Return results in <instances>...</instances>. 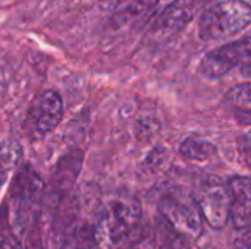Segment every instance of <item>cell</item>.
Masks as SVG:
<instances>
[{"instance_id":"obj_1","label":"cell","mask_w":251,"mask_h":249,"mask_svg":"<svg viewBox=\"0 0 251 249\" xmlns=\"http://www.w3.org/2000/svg\"><path fill=\"white\" fill-rule=\"evenodd\" d=\"M140 201L126 194L106 198L99 207L93 226V236L99 248H121L134 241L141 225Z\"/></svg>"},{"instance_id":"obj_2","label":"cell","mask_w":251,"mask_h":249,"mask_svg":"<svg viewBox=\"0 0 251 249\" xmlns=\"http://www.w3.org/2000/svg\"><path fill=\"white\" fill-rule=\"evenodd\" d=\"M44 198L46 185L43 179L31 167H22L10 185L12 229L18 238L34 219L43 216Z\"/></svg>"},{"instance_id":"obj_3","label":"cell","mask_w":251,"mask_h":249,"mask_svg":"<svg viewBox=\"0 0 251 249\" xmlns=\"http://www.w3.org/2000/svg\"><path fill=\"white\" fill-rule=\"evenodd\" d=\"M251 25V4L246 0H221L200 15L199 35L204 41L234 37Z\"/></svg>"},{"instance_id":"obj_4","label":"cell","mask_w":251,"mask_h":249,"mask_svg":"<svg viewBox=\"0 0 251 249\" xmlns=\"http://www.w3.org/2000/svg\"><path fill=\"white\" fill-rule=\"evenodd\" d=\"M160 216L187 241L197 239L203 229V216L193 195L168 192L159 201Z\"/></svg>"},{"instance_id":"obj_5","label":"cell","mask_w":251,"mask_h":249,"mask_svg":"<svg viewBox=\"0 0 251 249\" xmlns=\"http://www.w3.org/2000/svg\"><path fill=\"white\" fill-rule=\"evenodd\" d=\"M193 197L200 208L203 220L212 229L221 230L228 225L231 214L228 182L225 183L216 176H206L197 183Z\"/></svg>"},{"instance_id":"obj_6","label":"cell","mask_w":251,"mask_h":249,"mask_svg":"<svg viewBox=\"0 0 251 249\" xmlns=\"http://www.w3.org/2000/svg\"><path fill=\"white\" fill-rule=\"evenodd\" d=\"M251 60V37L221 45L203 56L199 63V73L210 81L226 76Z\"/></svg>"},{"instance_id":"obj_7","label":"cell","mask_w":251,"mask_h":249,"mask_svg":"<svg viewBox=\"0 0 251 249\" xmlns=\"http://www.w3.org/2000/svg\"><path fill=\"white\" fill-rule=\"evenodd\" d=\"M204 0H174L154 21L153 29L162 34L182 31L201 10Z\"/></svg>"},{"instance_id":"obj_8","label":"cell","mask_w":251,"mask_h":249,"mask_svg":"<svg viewBox=\"0 0 251 249\" xmlns=\"http://www.w3.org/2000/svg\"><path fill=\"white\" fill-rule=\"evenodd\" d=\"M82 164V154L81 153H72L60 160V163L56 166V170L51 176L50 186L46 191L44 201L51 203L53 208L57 207L60 198H63L72 188L79 169Z\"/></svg>"},{"instance_id":"obj_9","label":"cell","mask_w":251,"mask_h":249,"mask_svg":"<svg viewBox=\"0 0 251 249\" xmlns=\"http://www.w3.org/2000/svg\"><path fill=\"white\" fill-rule=\"evenodd\" d=\"M231 194L229 220L235 229L251 225V178L235 176L228 181Z\"/></svg>"},{"instance_id":"obj_10","label":"cell","mask_w":251,"mask_h":249,"mask_svg":"<svg viewBox=\"0 0 251 249\" xmlns=\"http://www.w3.org/2000/svg\"><path fill=\"white\" fill-rule=\"evenodd\" d=\"M63 119V100L57 91H46L37 109L35 128L41 135L50 134Z\"/></svg>"},{"instance_id":"obj_11","label":"cell","mask_w":251,"mask_h":249,"mask_svg":"<svg viewBox=\"0 0 251 249\" xmlns=\"http://www.w3.org/2000/svg\"><path fill=\"white\" fill-rule=\"evenodd\" d=\"M179 154L187 160L203 163V161H209L210 158H213L218 154V148L215 144H212L207 139L190 136L181 142Z\"/></svg>"},{"instance_id":"obj_12","label":"cell","mask_w":251,"mask_h":249,"mask_svg":"<svg viewBox=\"0 0 251 249\" xmlns=\"http://www.w3.org/2000/svg\"><path fill=\"white\" fill-rule=\"evenodd\" d=\"M157 1L159 0H118L115 3L113 19L118 25L126 23L153 9Z\"/></svg>"},{"instance_id":"obj_13","label":"cell","mask_w":251,"mask_h":249,"mask_svg":"<svg viewBox=\"0 0 251 249\" xmlns=\"http://www.w3.org/2000/svg\"><path fill=\"white\" fill-rule=\"evenodd\" d=\"M22 157V148L13 138L0 136V176H9V173L19 164Z\"/></svg>"},{"instance_id":"obj_14","label":"cell","mask_w":251,"mask_h":249,"mask_svg":"<svg viewBox=\"0 0 251 249\" xmlns=\"http://www.w3.org/2000/svg\"><path fill=\"white\" fill-rule=\"evenodd\" d=\"M188 242L182 235H179L163 217L159 222L157 232V249H190Z\"/></svg>"},{"instance_id":"obj_15","label":"cell","mask_w":251,"mask_h":249,"mask_svg":"<svg viewBox=\"0 0 251 249\" xmlns=\"http://www.w3.org/2000/svg\"><path fill=\"white\" fill-rule=\"evenodd\" d=\"M41 217L34 219L24 230L21 239H22V249H46L44 245V233H43V225Z\"/></svg>"},{"instance_id":"obj_16","label":"cell","mask_w":251,"mask_h":249,"mask_svg":"<svg viewBox=\"0 0 251 249\" xmlns=\"http://www.w3.org/2000/svg\"><path fill=\"white\" fill-rule=\"evenodd\" d=\"M135 136L141 141H149L153 136H156L160 131V122L159 119L151 114V113H146L141 114L137 122H135Z\"/></svg>"},{"instance_id":"obj_17","label":"cell","mask_w":251,"mask_h":249,"mask_svg":"<svg viewBox=\"0 0 251 249\" xmlns=\"http://www.w3.org/2000/svg\"><path fill=\"white\" fill-rule=\"evenodd\" d=\"M228 97H229V100H231L235 106H238V107H241V109H244V110H250L251 112V81L234 87V88L229 91Z\"/></svg>"},{"instance_id":"obj_18","label":"cell","mask_w":251,"mask_h":249,"mask_svg":"<svg viewBox=\"0 0 251 249\" xmlns=\"http://www.w3.org/2000/svg\"><path fill=\"white\" fill-rule=\"evenodd\" d=\"M238 153L241 161L251 170V131L238 138Z\"/></svg>"},{"instance_id":"obj_19","label":"cell","mask_w":251,"mask_h":249,"mask_svg":"<svg viewBox=\"0 0 251 249\" xmlns=\"http://www.w3.org/2000/svg\"><path fill=\"white\" fill-rule=\"evenodd\" d=\"M234 249H251V225L237 229L234 238Z\"/></svg>"},{"instance_id":"obj_20","label":"cell","mask_w":251,"mask_h":249,"mask_svg":"<svg viewBox=\"0 0 251 249\" xmlns=\"http://www.w3.org/2000/svg\"><path fill=\"white\" fill-rule=\"evenodd\" d=\"M6 181H7L6 176H0V191H1V188H3V185L6 183Z\"/></svg>"},{"instance_id":"obj_21","label":"cell","mask_w":251,"mask_h":249,"mask_svg":"<svg viewBox=\"0 0 251 249\" xmlns=\"http://www.w3.org/2000/svg\"><path fill=\"white\" fill-rule=\"evenodd\" d=\"M0 249H1V247H0Z\"/></svg>"}]
</instances>
